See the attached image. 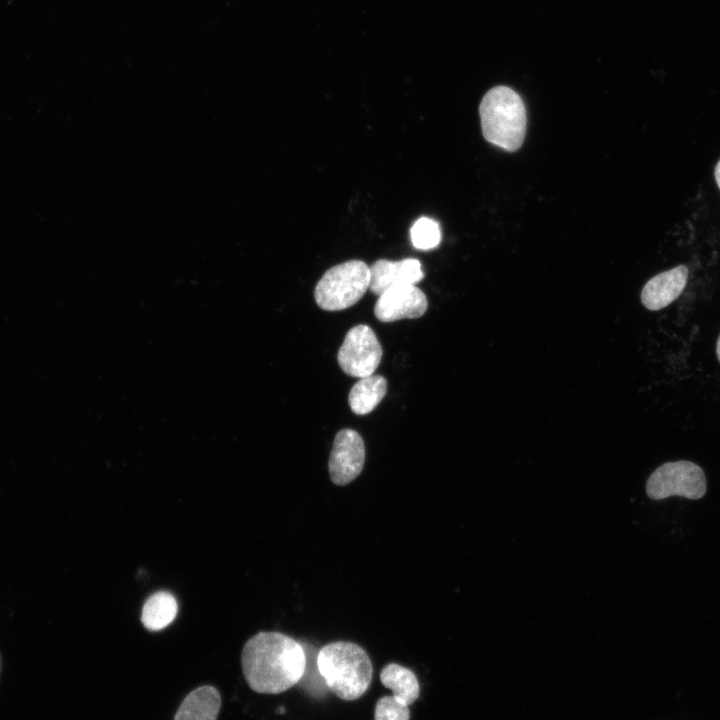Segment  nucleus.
<instances>
[{"label":"nucleus","instance_id":"nucleus-5","mask_svg":"<svg viewBox=\"0 0 720 720\" xmlns=\"http://www.w3.org/2000/svg\"><path fill=\"white\" fill-rule=\"evenodd\" d=\"M646 493L653 500H662L673 495L691 500L700 499L706 493L704 471L690 461L664 463L648 478Z\"/></svg>","mask_w":720,"mask_h":720},{"label":"nucleus","instance_id":"nucleus-17","mask_svg":"<svg viewBox=\"0 0 720 720\" xmlns=\"http://www.w3.org/2000/svg\"><path fill=\"white\" fill-rule=\"evenodd\" d=\"M714 176H715L716 183L720 189V159L715 166Z\"/></svg>","mask_w":720,"mask_h":720},{"label":"nucleus","instance_id":"nucleus-19","mask_svg":"<svg viewBox=\"0 0 720 720\" xmlns=\"http://www.w3.org/2000/svg\"><path fill=\"white\" fill-rule=\"evenodd\" d=\"M277 711H280V708H279ZM283 711H284L283 708H281V712H282V713H283Z\"/></svg>","mask_w":720,"mask_h":720},{"label":"nucleus","instance_id":"nucleus-9","mask_svg":"<svg viewBox=\"0 0 720 720\" xmlns=\"http://www.w3.org/2000/svg\"><path fill=\"white\" fill-rule=\"evenodd\" d=\"M369 269V289L378 296L394 287L415 285L424 277L421 263L415 258L398 261L379 259Z\"/></svg>","mask_w":720,"mask_h":720},{"label":"nucleus","instance_id":"nucleus-13","mask_svg":"<svg viewBox=\"0 0 720 720\" xmlns=\"http://www.w3.org/2000/svg\"><path fill=\"white\" fill-rule=\"evenodd\" d=\"M382 684L392 690L393 696L408 706L416 701L420 688L415 674L396 663L387 664L380 672Z\"/></svg>","mask_w":720,"mask_h":720},{"label":"nucleus","instance_id":"nucleus-12","mask_svg":"<svg viewBox=\"0 0 720 720\" xmlns=\"http://www.w3.org/2000/svg\"><path fill=\"white\" fill-rule=\"evenodd\" d=\"M387 392V381L381 375L360 378L351 388L348 402L353 413L365 415L373 411Z\"/></svg>","mask_w":720,"mask_h":720},{"label":"nucleus","instance_id":"nucleus-1","mask_svg":"<svg viewBox=\"0 0 720 720\" xmlns=\"http://www.w3.org/2000/svg\"><path fill=\"white\" fill-rule=\"evenodd\" d=\"M307 656L295 639L280 632H259L241 653L244 677L257 693L279 694L300 682Z\"/></svg>","mask_w":720,"mask_h":720},{"label":"nucleus","instance_id":"nucleus-8","mask_svg":"<svg viewBox=\"0 0 720 720\" xmlns=\"http://www.w3.org/2000/svg\"><path fill=\"white\" fill-rule=\"evenodd\" d=\"M428 301L415 285L391 288L382 293L374 306L375 317L381 322L419 318L426 312Z\"/></svg>","mask_w":720,"mask_h":720},{"label":"nucleus","instance_id":"nucleus-2","mask_svg":"<svg viewBox=\"0 0 720 720\" xmlns=\"http://www.w3.org/2000/svg\"><path fill=\"white\" fill-rule=\"evenodd\" d=\"M316 663L325 685L343 700L360 698L370 686L371 660L367 652L353 642L336 641L323 646Z\"/></svg>","mask_w":720,"mask_h":720},{"label":"nucleus","instance_id":"nucleus-4","mask_svg":"<svg viewBox=\"0 0 720 720\" xmlns=\"http://www.w3.org/2000/svg\"><path fill=\"white\" fill-rule=\"evenodd\" d=\"M370 284V269L361 260H349L328 269L318 281L314 298L327 311H340L356 304Z\"/></svg>","mask_w":720,"mask_h":720},{"label":"nucleus","instance_id":"nucleus-15","mask_svg":"<svg viewBox=\"0 0 720 720\" xmlns=\"http://www.w3.org/2000/svg\"><path fill=\"white\" fill-rule=\"evenodd\" d=\"M410 236L413 246L417 249L435 248L441 240L439 224L431 218L422 217L412 226Z\"/></svg>","mask_w":720,"mask_h":720},{"label":"nucleus","instance_id":"nucleus-6","mask_svg":"<svg viewBox=\"0 0 720 720\" xmlns=\"http://www.w3.org/2000/svg\"><path fill=\"white\" fill-rule=\"evenodd\" d=\"M382 356L383 349L375 332L369 326L359 324L347 332L337 361L347 375L363 378L374 374Z\"/></svg>","mask_w":720,"mask_h":720},{"label":"nucleus","instance_id":"nucleus-11","mask_svg":"<svg viewBox=\"0 0 720 720\" xmlns=\"http://www.w3.org/2000/svg\"><path fill=\"white\" fill-rule=\"evenodd\" d=\"M220 707L218 690L212 686H201L184 698L174 720H217Z\"/></svg>","mask_w":720,"mask_h":720},{"label":"nucleus","instance_id":"nucleus-14","mask_svg":"<svg viewBox=\"0 0 720 720\" xmlns=\"http://www.w3.org/2000/svg\"><path fill=\"white\" fill-rule=\"evenodd\" d=\"M178 606L175 597L164 591L151 595L142 608L141 621L149 630H160L176 617Z\"/></svg>","mask_w":720,"mask_h":720},{"label":"nucleus","instance_id":"nucleus-3","mask_svg":"<svg viewBox=\"0 0 720 720\" xmlns=\"http://www.w3.org/2000/svg\"><path fill=\"white\" fill-rule=\"evenodd\" d=\"M482 133L495 146L516 151L524 141L526 109L521 97L511 88L490 89L479 105Z\"/></svg>","mask_w":720,"mask_h":720},{"label":"nucleus","instance_id":"nucleus-18","mask_svg":"<svg viewBox=\"0 0 720 720\" xmlns=\"http://www.w3.org/2000/svg\"><path fill=\"white\" fill-rule=\"evenodd\" d=\"M716 355H717L718 361L720 362V334L718 336L717 343H716Z\"/></svg>","mask_w":720,"mask_h":720},{"label":"nucleus","instance_id":"nucleus-16","mask_svg":"<svg viewBox=\"0 0 720 720\" xmlns=\"http://www.w3.org/2000/svg\"><path fill=\"white\" fill-rule=\"evenodd\" d=\"M410 711L408 705L396 697L383 696L375 707V720H409Z\"/></svg>","mask_w":720,"mask_h":720},{"label":"nucleus","instance_id":"nucleus-7","mask_svg":"<svg viewBox=\"0 0 720 720\" xmlns=\"http://www.w3.org/2000/svg\"><path fill=\"white\" fill-rule=\"evenodd\" d=\"M365 463V445L358 432L340 430L333 442L328 468L332 482L344 486L356 479Z\"/></svg>","mask_w":720,"mask_h":720},{"label":"nucleus","instance_id":"nucleus-10","mask_svg":"<svg viewBox=\"0 0 720 720\" xmlns=\"http://www.w3.org/2000/svg\"><path fill=\"white\" fill-rule=\"evenodd\" d=\"M688 276L689 270L682 264L655 275L642 289V304L651 311L667 307L683 292Z\"/></svg>","mask_w":720,"mask_h":720}]
</instances>
